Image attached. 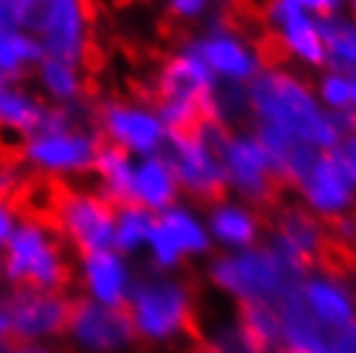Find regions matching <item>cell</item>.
I'll list each match as a JSON object with an SVG mask.
<instances>
[{"mask_svg":"<svg viewBox=\"0 0 356 353\" xmlns=\"http://www.w3.org/2000/svg\"><path fill=\"white\" fill-rule=\"evenodd\" d=\"M124 309L140 351L181 343L188 353L207 333L199 286L186 276L145 271L132 281Z\"/></svg>","mask_w":356,"mask_h":353,"instance_id":"1","label":"cell"},{"mask_svg":"<svg viewBox=\"0 0 356 353\" xmlns=\"http://www.w3.org/2000/svg\"><path fill=\"white\" fill-rule=\"evenodd\" d=\"M307 276L310 274H305L274 243L214 258L207 268V279L212 281L214 289H220L235 302H268V304H279Z\"/></svg>","mask_w":356,"mask_h":353,"instance_id":"2","label":"cell"},{"mask_svg":"<svg viewBox=\"0 0 356 353\" xmlns=\"http://www.w3.org/2000/svg\"><path fill=\"white\" fill-rule=\"evenodd\" d=\"M248 104L261 122L276 124L318 150L328 152L339 147L341 134L330 116L323 114L310 90L286 72L266 70L256 75L248 88Z\"/></svg>","mask_w":356,"mask_h":353,"instance_id":"3","label":"cell"},{"mask_svg":"<svg viewBox=\"0 0 356 353\" xmlns=\"http://www.w3.org/2000/svg\"><path fill=\"white\" fill-rule=\"evenodd\" d=\"M3 279L10 289H42L70 294L78 276L67 258V245L47 224L18 220L3 245Z\"/></svg>","mask_w":356,"mask_h":353,"instance_id":"4","label":"cell"},{"mask_svg":"<svg viewBox=\"0 0 356 353\" xmlns=\"http://www.w3.org/2000/svg\"><path fill=\"white\" fill-rule=\"evenodd\" d=\"M116 214L119 209L101 194L78 191L60 181L49 230L78 256H88L114 245Z\"/></svg>","mask_w":356,"mask_h":353,"instance_id":"5","label":"cell"},{"mask_svg":"<svg viewBox=\"0 0 356 353\" xmlns=\"http://www.w3.org/2000/svg\"><path fill=\"white\" fill-rule=\"evenodd\" d=\"M42 44L44 57L63 62H81L88 47V10L86 0H24L21 24Z\"/></svg>","mask_w":356,"mask_h":353,"instance_id":"6","label":"cell"},{"mask_svg":"<svg viewBox=\"0 0 356 353\" xmlns=\"http://www.w3.org/2000/svg\"><path fill=\"white\" fill-rule=\"evenodd\" d=\"M217 160L222 163L227 186H232L248 202L259 204L266 212H274L279 204H284L282 199H284L286 186L276 178L268 155L264 152L259 140L230 137L220 150Z\"/></svg>","mask_w":356,"mask_h":353,"instance_id":"7","label":"cell"},{"mask_svg":"<svg viewBox=\"0 0 356 353\" xmlns=\"http://www.w3.org/2000/svg\"><path fill=\"white\" fill-rule=\"evenodd\" d=\"M65 338L86 353H119L137 348L132 320L124 307H104L88 297H72Z\"/></svg>","mask_w":356,"mask_h":353,"instance_id":"8","label":"cell"},{"mask_svg":"<svg viewBox=\"0 0 356 353\" xmlns=\"http://www.w3.org/2000/svg\"><path fill=\"white\" fill-rule=\"evenodd\" d=\"M70 294L42 289H10L6 294L10 343H39L65 336L70 315Z\"/></svg>","mask_w":356,"mask_h":353,"instance_id":"9","label":"cell"},{"mask_svg":"<svg viewBox=\"0 0 356 353\" xmlns=\"http://www.w3.org/2000/svg\"><path fill=\"white\" fill-rule=\"evenodd\" d=\"M101 140L78 129L65 132H34L21 142V160L39 176H67L96 165Z\"/></svg>","mask_w":356,"mask_h":353,"instance_id":"10","label":"cell"},{"mask_svg":"<svg viewBox=\"0 0 356 353\" xmlns=\"http://www.w3.org/2000/svg\"><path fill=\"white\" fill-rule=\"evenodd\" d=\"M163 160L170 165L176 183L204 204H220L227 194L222 163L207 150L194 134L168 132Z\"/></svg>","mask_w":356,"mask_h":353,"instance_id":"11","label":"cell"},{"mask_svg":"<svg viewBox=\"0 0 356 353\" xmlns=\"http://www.w3.org/2000/svg\"><path fill=\"white\" fill-rule=\"evenodd\" d=\"M354 178L336 147L318 155L300 188L312 212H318L323 220H336L354 202Z\"/></svg>","mask_w":356,"mask_h":353,"instance_id":"12","label":"cell"},{"mask_svg":"<svg viewBox=\"0 0 356 353\" xmlns=\"http://www.w3.org/2000/svg\"><path fill=\"white\" fill-rule=\"evenodd\" d=\"M132 274L116 250H98L81 256V284L88 292V299L104 307H127L132 292Z\"/></svg>","mask_w":356,"mask_h":353,"instance_id":"13","label":"cell"},{"mask_svg":"<svg viewBox=\"0 0 356 353\" xmlns=\"http://www.w3.org/2000/svg\"><path fill=\"white\" fill-rule=\"evenodd\" d=\"M259 145L268 155V163L274 168L276 178L289 188V186H302V181L310 173L312 163L318 160V147H312L310 142L302 137L286 132L276 124L261 122L259 126Z\"/></svg>","mask_w":356,"mask_h":353,"instance_id":"14","label":"cell"},{"mask_svg":"<svg viewBox=\"0 0 356 353\" xmlns=\"http://www.w3.org/2000/svg\"><path fill=\"white\" fill-rule=\"evenodd\" d=\"M300 294L318 322L333 336L356 320V289L351 284L315 274L300 284Z\"/></svg>","mask_w":356,"mask_h":353,"instance_id":"15","label":"cell"},{"mask_svg":"<svg viewBox=\"0 0 356 353\" xmlns=\"http://www.w3.org/2000/svg\"><path fill=\"white\" fill-rule=\"evenodd\" d=\"M101 122L104 132L114 140V145L127 152H155L165 142V126L161 116L143 108L108 104L101 111Z\"/></svg>","mask_w":356,"mask_h":353,"instance_id":"16","label":"cell"},{"mask_svg":"<svg viewBox=\"0 0 356 353\" xmlns=\"http://www.w3.org/2000/svg\"><path fill=\"white\" fill-rule=\"evenodd\" d=\"M266 13L271 18V24H276L282 31L279 39L284 42L286 52H294L297 57H302L305 62H312V65L325 62V47H323L318 24L307 18L305 8H300L294 0H274Z\"/></svg>","mask_w":356,"mask_h":353,"instance_id":"17","label":"cell"},{"mask_svg":"<svg viewBox=\"0 0 356 353\" xmlns=\"http://www.w3.org/2000/svg\"><path fill=\"white\" fill-rule=\"evenodd\" d=\"M232 325L248 345L250 353H279L282 351V322L279 309L268 302H235Z\"/></svg>","mask_w":356,"mask_h":353,"instance_id":"18","label":"cell"},{"mask_svg":"<svg viewBox=\"0 0 356 353\" xmlns=\"http://www.w3.org/2000/svg\"><path fill=\"white\" fill-rule=\"evenodd\" d=\"M194 47L214 75H222L232 83L256 78V57L235 36L227 34V28H214L212 36L196 42Z\"/></svg>","mask_w":356,"mask_h":353,"instance_id":"19","label":"cell"},{"mask_svg":"<svg viewBox=\"0 0 356 353\" xmlns=\"http://www.w3.org/2000/svg\"><path fill=\"white\" fill-rule=\"evenodd\" d=\"M44 111L47 108L34 93L21 88L18 83L0 80V137L24 142L39 129Z\"/></svg>","mask_w":356,"mask_h":353,"instance_id":"20","label":"cell"},{"mask_svg":"<svg viewBox=\"0 0 356 353\" xmlns=\"http://www.w3.org/2000/svg\"><path fill=\"white\" fill-rule=\"evenodd\" d=\"M93 168L101 178L98 194L104 196L108 204H114L116 209L137 206V202H134V168L129 163L127 150H122L114 142L111 145L101 142Z\"/></svg>","mask_w":356,"mask_h":353,"instance_id":"21","label":"cell"},{"mask_svg":"<svg viewBox=\"0 0 356 353\" xmlns=\"http://www.w3.org/2000/svg\"><path fill=\"white\" fill-rule=\"evenodd\" d=\"M176 178L161 155H150L134 168V202L147 212H165L176 199Z\"/></svg>","mask_w":356,"mask_h":353,"instance_id":"22","label":"cell"},{"mask_svg":"<svg viewBox=\"0 0 356 353\" xmlns=\"http://www.w3.org/2000/svg\"><path fill=\"white\" fill-rule=\"evenodd\" d=\"M261 224L264 222L256 214L238 204H217L209 214V230H212L214 240L227 247H235V250L256 245Z\"/></svg>","mask_w":356,"mask_h":353,"instance_id":"23","label":"cell"},{"mask_svg":"<svg viewBox=\"0 0 356 353\" xmlns=\"http://www.w3.org/2000/svg\"><path fill=\"white\" fill-rule=\"evenodd\" d=\"M44 60V49L24 28L0 26V80L18 83L31 65Z\"/></svg>","mask_w":356,"mask_h":353,"instance_id":"24","label":"cell"},{"mask_svg":"<svg viewBox=\"0 0 356 353\" xmlns=\"http://www.w3.org/2000/svg\"><path fill=\"white\" fill-rule=\"evenodd\" d=\"M158 224L170 238V243L181 250V256H202L209 250V235L199 222L184 209H165L158 217Z\"/></svg>","mask_w":356,"mask_h":353,"instance_id":"25","label":"cell"},{"mask_svg":"<svg viewBox=\"0 0 356 353\" xmlns=\"http://www.w3.org/2000/svg\"><path fill=\"white\" fill-rule=\"evenodd\" d=\"M325 57L336 70H356V26L343 18L325 16L318 21Z\"/></svg>","mask_w":356,"mask_h":353,"instance_id":"26","label":"cell"},{"mask_svg":"<svg viewBox=\"0 0 356 353\" xmlns=\"http://www.w3.org/2000/svg\"><path fill=\"white\" fill-rule=\"evenodd\" d=\"M152 217L143 206H124L116 214L114 227V245L116 253H137L143 245H147L152 232Z\"/></svg>","mask_w":356,"mask_h":353,"instance_id":"27","label":"cell"},{"mask_svg":"<svg viewBox=\"0 0 356 353\" xmlns=\"http://www.w3.org/2000/svg\"><path fill=\"white\" fill-rule=\"evenodd\" d=\"M39 83L57 101H75L78 90H81V80H78L75 65L54 60V57H44L39 62Z\"/></svg>","mask_w":356,"mask_h":353,"instance_id":"28","label":"cell"},{"mask_svg":"<svg viewBox=\"0 0 356 353\" xmlns=\"http://www.w3.org/2000/svg\"><path fill=\"white\" fill-rule=\"evenodd\" d=\"M188 353H250V348L243 343L235 325H227L220 330H207L204 338Z\"/></svg>","mask_w":356,"mask_h":353,"instance_id":"29","label":"cell"},{"mask_svg":"<svg viewBox=\"0 0 356 353\" xmlns=\"http://www.w3.org/2000/svg\"><path fill=\"white\" fill-rule=\"evenodd\" d=\"M29 173L24 168V163L10 155H0V199L16 202L18 194L24 191V186L29 183Z\"/></svg>","mask_w":356,"mask_h":353,"instance_id":"30","label":"cell"},{"mask_svg":"<svg viewBox=\"0 0 356 353\" xmlns=\"http://www.w3.org/2000/svg\"><path fill=\"white\" fill-rule=\"evenodd\" d=\"M323 98L325 104L333 108H346L351 104V83H348L343 75H328V78L321 83Z\"/></svg>","mask_w":356,"mask_h":353,"instance_id":"31","label":"cell"},{"mask_svg":"<svg viewBox=\"0 0 356 353\" xmlns=\"http://www.w3.org/2000/svg\"><path fill=\"white\" fill-rule=\"evenodd\" d=\"M16 224H18V212L16 206H13V202L0 199V247L8 243V238L16 230Z\"/></svg>","mask_w":356,"mask_h":353,"instance_id":"32","label":"cell"},{"mask_svg":"<svg viewBox=\"0 0 356 353\" xmlns=\"http://www.w3.org/2000/svg\"><path fill=\"white\" fill-rule=\"evenodd\" d=\"M24 0H0V26H16L21 24Z\"/></svg>","mask_w":356,"mask_h":353,"instance_id":"33","label":"cell"},{"mask_svg":"<svg viewBox=\"0 0 356 353\" xmlns=\"http://www.w3.org/2000/svg\"><path fill=\"white\" fill-rule=\"evenodd\" d=\"M207 0H170V10L176 13V16H184V18H191V16H199L202 10H204Z\"/></svg>","mask_w":356,"mask_h":353,"instance_id":"34","label":"cell"},{"mask_svg":"<svg viewBox=\"0 0 356 353\" xmlns=\"http://www.w3.org/2000/svg\"><path fill=\"white\" fill-rule=\"evenodd\" d=\"M300 8L305 10H315V13H323V18L330 16L333 10L339 8V0H294Z\"/></svg>","mask_w":356,"mask_h":353,"instance_id":"35","label":"cell"},{"mask_svg":"<svg viewBox=\"0 0 356 353\" xmlns=\"http://www.w3.org/2000/svg\"><path fill=\"white\" fill-rule=\"evenodd\" d=\"M339 152H341V158H343L348 173H351V178H354V183H356V132L348 137L346 145H343Z\"/></svg>","mask_w":356,"mask_h":353,"instance_id":"36","label":"cell"},{"mask_svg":"<svg viewBox=\"0 0 356 353\" xmlns=\"http://www.w3.org/2000/svg\"><path fill=\"white\" fill-rule=\"evenodd\" d=\"M8 353H49V351L39 343H13Z\"/></svg>","mask_w":356,"mask_h":353,"instance_id":"37","label":"cell"},{"mask_svg":"<svg viewBox=\"0 0 356 353\" xmlns=\"http://www.w3.org/2000/svg\"><path fill=\"white\" fill-rule=\"evenodd\" d=\"M351 83V104H356V70H354V78L348 80Z\"/></svg>","mask_w":356,"mask_h":353,"instance_id":"38","label":"cell"},{"mask_svg":"<svg viewBox=\"0 0 356 353\" xmlns=\"http://www.w3.org/2000/svg\"><path fill=\"white\" fill-rule=\"evenodd\" d=\"M10 345H13V343H0V353H8Z\"/></svg>","mask_w":356,"mask_h":353,"instance_id":"39","label":"cell"},{"mask_svg":"<svg viewBox=\"0 0 356 353\" xmlns=\"http://www.w3.org/2000/svg\"><path fill=\"white\" fill-rule=\"evenodd\" d=\"M279 353H307V351H297V348H282Z\"/></svg>","mask_w":356,"mask_h":353,"instance_id":"40","label":"cell"},{"mask_svg":"<svg viewBox=\"0 0 356 353\" xmlns=\"http://www.w3.org/2000/svg\"><path fill=\"white\" fill-rule=\"evenodd\" d=\"M0 279H3V250H0Z\"/></svg>","mask_w":356,"mask_h":353,"instance_id":"41","label":"cell"},{"mask_svg":"<svg viewBox=\"0 0 356 353\" xmlns=\"http://www.w3.org/2000/svg\"><path fill=\"white\" fill-rule=\"evenodd\" d=\"M354 8H356V0H354Z\"/></svg>","mask_w":356,"mask_h":353,"instance_id":"42","label":"cell"},{"mask_svg":"<svg viewBox=\"0 0 356 353\" xmlns=\"http://www.w3.org/2000/svg\"><path fill=\"white\" fill-rule=\"evenodd\" d=\"M354 289H356V286H354Z\"/></svg>","mask_w":356,"mask_h":353,"instance_id":"43","label":"cell"}]
</instances>
